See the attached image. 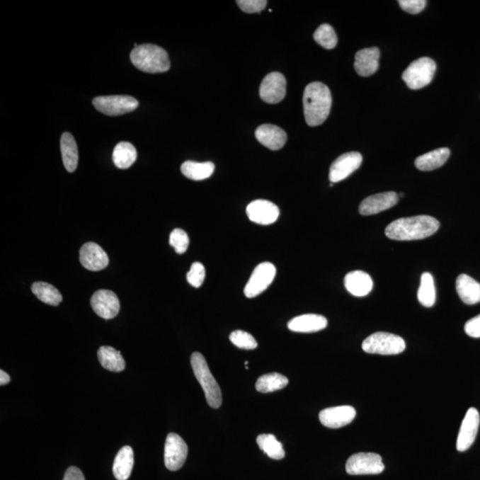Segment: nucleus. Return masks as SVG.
Masks as SVG:
<instances>
[{
  "label": "nucleus",
  "mask_w": 480,
  "mask_h": 480,
  "mask_svg": "<svg viewBox=\"0 0 480 480\" xmlns=\"http://www.w3.org/2000/svg\"><path fill=\"white\" fill-rule=\"evenodd\" d=\"M440 222L428 215L400 218L392 222L385 229L389 239L399 241H410L428 238L440 228Z\"/></svg>",
  "instance_id": "1"
},
{
  "label": "nucleus",
  "mask_w": 480,
  "mask_h": 480,
  "mask_svg": "<svg viewBox=\"0 0 480 480\" xmlns=\"http://www.w3.org/2000/svg\"><path fill=\"white\" fill-rule=\"evenodd\" d=\"M302 103L306 123L309 127H318L329 116L332 107L331 92L323 83L312 82L306 86Z\"/></svg>",
  "instance_id": "2"
},
{
  "label": "nucleus",
  "mask_w": 480,
  "mask_h": 480,
  "mask_svg": "<svg viewBox=\"0 0 480 480\" xmlns=\"http://www.w3.org/2000/svg\"><path fill=\"white\" fill-rule=\"evenodd\" d=\"M132 64L135 68L147 73H162L170 69L168 54L156 45H140L132 50Z\"/></svg>",
  "instance_id": "3"
},
{
  "label": "nucleus",
  "mask_w": 480,
  "mask_h": 480,
  "mask_svg": "<svg viewBox=\"0 0 480 480\" xmlns=\"http://www.w3.org/2000/svg\"><path fill=\"white\" fill-rule=\"evenodd\" d=\"M190 364L195 377L206 395L207 404L213 408H220L222 401L220 386L211 374L206 358L200 353H194L191 355Z\"/></svg>",
  "instance_id": "4"
},
{
  "label": "nucleus",
  "mask_w": 480,
  "mask_h": 480,
  "mask_svg": "<svg viewBox=\"0 0 480 480\" xmlns=\"http://www.w3.org/2000/svg\"><path fill=\"white\" fill-rule=\"evenodd\" d=\"M362 349L365 353L370 354L396 355L406 350V343L399 336L377 332L365 339Z\"/></svg>",
  "instance_id": "5"
},
{
  "label": "nucleus",
  "mask_w": 480,
  "mask_h": 480,
  "mask_svg": "<svg viewBox=\"0 0 480 480\" xmlns=\"http://www.w3.org/2000/svg\"><path fill=\"white\" fill-rule=\"evenodd\" d=\"M435 71L436 64L433 59L423 57L408 66L403 72L402 79L410 89H421L433 81Z\"/></svg>",
  "instance_id": "6"
},
{
  "label": "nucleus",
  "mask_w": 480,
  "mask_h": 480,
  "mask_svg": "<svg viewBox=\"0 0 480 480\" xmlns=\"http://www.w3.org/2000/svg\"><path fill=\"white\" fill-rule=\"evenodd\" d=\"M93 104L100 113L111 117L132 113L139 106L138 101L128 96H98Z\"/></svg>",
  "instance_id": "7"
},
{
  "label": "nucleus",
  "mask_w": 480,
  "mask_h": 480,
  "mask_svg": "<svg viewBox=\"0 0 480 480\" xmlns=\"http://www.w3.org/2000/svg\"><path fill=\"white\" fill-rule=\"evenodd\" d=\"M345 468L350 475H377L384 471V464L378 454L357 453L348 459Z\"/></svg>",
  "instance_id": "8"
},
{
  "label": "nucleus",
  "mask_w": 480,
  "mask_h": 480,
  "mask_svg": "<svg viewBox=\"0 0 480 480\" xmlns=\"http://www.w3.org/2000/svg\"><path fill=\"white\" fill-rule=\"evenodd\" d=\"M276 273V267L271 263L265 262L257 265L246 285L244 290L246 297L253 298L263 293L273 283Z\"/></svg>",
  "instance_id": "9"
},
{
  "label": "nucleus",
  "mask_w": 480,
  "mask_h": 480,
  "mask_svg": "<svg viewBox=\"0 0 480 480\" xmlns=\"http://www.w3.org/2000/svg\"><path fill=\"white\" fill-rule=\"evenodd\" d=\"M188 455V446L182 438L169 433L165 445V465L169 471L176 472L183 467Z\"/></svg>",
  "instance_id": "10"
},
{
  "label": "nucleus",
  "mask_w": 480,
  "mask_h": 480,
  "mask_svg": "<svg viewBox=\"0 0 480 480\" xmlns=\"http://www.w3.org/2000/svg\"><path fill=\"white\" fill-rule=\"evenodd\" d=\"M259 93L261 98L267 103H280L286 96V78L280 72L269 73L263 79Z\"/></svg>",
  "instance_id": "11"
},
{
  "label": "nucleus",
  "mask_w": 480,
  "mask_h": 480,
  "mask_svg": "<svg viewBox=\"0 0 480 480\" xmlns=\"http://www.w3.org/2000/svg\"><path fill=\"white\" fill-rule=\"evenodd\" d=\"M362 155L358 152L344 153L333 162L329 170V180L332 183L341 182L356 171L362 164Z\"/></svg>",
  "instance_id": "12"
},
{
  "label": "nucleus",
  "mask_w": 480,
  "mask_h": 480,
  "mask_svg": "<svg viewBox=\"0 0 480 480\" xmlns=\"http://www.w3.org/2000/svg\"><path fill=\"white\" fill-rule=\"evenodd\" d=\"M91 306L93 312L104 319H114L120 309L117 295L110 290H98L93 295Z\"/></svg>",
  "instance_id": "13"
},
{
  "label": "nucleus",
  "mask_w": 480,
  "mask_h": 480,
  "mask_svg": "<svg viewBox=\"0 0 480 480\" xmlns=\"http://www.w3.org/2000/svg\"><path fill=\"white\" fill-rule=\"evenodd\" d=\"M480 417L478 410L469 408L462 421L457 437V448L459 452L468 450L474 443L478 433Z\"/></svg>",
  "instance_id": "14"
},
{
  "label": "nucleus",
  "mask_w": 480,
  "mask_h": 480,
  "mask_svg": "<svg viewBox=\"0 0 480 480\" xmlns=\"http://www.w3.org/2000/svg\"><path fill=\"white\" fill-rule=\"evenodd\" d=\"M249 220L261 225L274 224L280 217V208L269 200H257L246 207Z\"/></svg>",
  "instance_id": "15"
},
{
  "label": "nucleus",
  "mask_w": 480,
  "mask_h": 480,
  "mask_svg": "<svg viewBox=\"0 0 480 480\" xmlns=\"http://www.w3.org/2000/svg\"><path fill=\"white\" fill-rule=\"evenodd\" d=\"M356 417V410L350 406H335L319 413L320 423L325 427L338 429L350 424Z\"/></svg>",
  "instance_id": "16"
},
{
  "label": "nucleus",
  "mask_w": 480,
  "mask_h": 480,
  "mask_svg": "<svg viewBox=\"0 0 480 480\" xmlns=\"http://www.w3.org/2000/svg\"><path fill=\"white\" fill-rule=\"evenodd\" d=\"M398 201L399 195L394 191L375 194L365 198L360 205L358 211L362 215H377L394 207Z\"/></svg>",
  "instance_id": "17"
},
{
  "label": "nucleus",
  "mask_w": 480,
  "mask_h": 480,
  "mask_svg": "<svg viewBox=\"0 0 480 480\" xmlns=\"http://www.w3.org/2000/svg\"><path fill=\"white\" fill-rule=\"evenodd\" d=\"M79 261L86 270L92 271L105 269L109 264V257L105 251L93 242L86 243L80 248Z\"/></svg>",
  "instance_id": "18"
},
{
  "label": "nucleus",
  "mask_w": 480,
  "mask_h": 480,
  "mask_svg": "<svg viewBox=\"0 0 480 480\" xmlns=\"http://www.w3.org/2000/svg\"><path fill=\"white\" fill-rule=\"evenodd\" d=\"M257 140L271 151H278L284 147L287 140V135L282 128L275 125L264 124L256 131Z\"/></svg>",
  "instance_id": "19"
},
{
  "label": "nucleus",
  "mask_w": 480,
  "mask_h": 480,
  "mask_svg": "<svg viewBox=\"0 0 480 480\" xmlns=\"http://www.w3.org/2000/svg\"><path fill=\"white\" fill-rule=\"evenodd\" d=\"M344 286L354 297H363L373 290L374 283L370 274L362 270H354L344 278Z\"/></svg>",
  "instance_id": "20"
},
{
  "label": "nucleus",
  "mask_w": 480,
  "mask_h": 480,
  "mask_svg": "<svg viewBox=\"0 0 480 480\" xmlns=\"http://www.w3.org/2000/svg\"><path fill=\"white\" fill-rule=\"evenodd\" d=\"M380 51L377 47L365 48L355 55L354 68L358 74L370 76L377 72Z\"/></svg>",
  "instance_id": "21"
},
{
  "label": "nucleus",
  "mask_w": 480,
  "mask_h": 480,
  "mask_svg": "<svg viewBox=\"0 0 480 480\" xmlns=\"http://www.w3.org/2000/svg\"><path fill=\"white\" fill-rule=\"evenodd\" d=\"M328 326V319L318 314H304L295 316L288 322V328L297 333H314L321 331Z\"/></svg>",
  "instance_id": "22"
},
{
  "label": "nucleus",
  "mask_w": 480,
  "mask_h": 480,
  "mask_svg": "<svg viewBox=\"0 0 480 480\" xmlns=\"http://www.w3.org/2000/svg\"><path fill=\"white\" fill-rule=\"evenodd\" d=\"M457 291L461 300L466 304H476L480 302V284L473 280L469 275H459L457 284Z\"/></svg>",
  "instance_id": "23"
},
{
  "label": "nucleus",
  "mask_w": 480,
  "mask_h": 480,
  "mask_svg": "<svg viewBox=\"0 0 480 480\" xmlns=\"http://www.w3.org/2000/svg\"><path fill=\"white\" fill-rule=\"evenodd\" d=\"M134 467V451L130 446H125L118 451L113 462V472L118 480L130 479Z\"/></svg>",
  "instance_id": "24"
},
{
  "label": "nucleus",
  "mask_w": 480,
  "mask_h": 480,
  "mask_svg": "<svg viewBox=\"0 0 480 480\" xmlns=\"http://www.w3.org/2000/svg\"><path fill=\"white\" fill-rule=\"evenodd\" d=\"M450 156V149L440 148L425 153L416 159L415 165L421 171H433L442 166Z\"/></svg>",
  "instance_id": "25"
},
{
  "label": "nucleus",
  "mask_w": 480,
  "mask_h": 480,
  "mask_svg": "<svg viewBox=\"0 0 480 480\" xmlns=\"http://www.w3.org/2000/svg\"><path fill=\"white\" fill-rule=\"evenodd\" d=\"M61 152L66 170L69 173L74 172L79 162L78 146L74 137L69 132H65L62 135Z\"/></svg>",
  "instance_id": "26"
},
{
  "label": "nucleus",
  "mask_w": 480,
  "mask_h": 480,
  "mask_svg": "<svg viewBox=\"0 0 480 480\" xmlns=\"http://www.w3.org/2000/svg\"><path fill=\"white\" fill-rule=\"evenodd\" d=\"M98 360L103 368L111 372H121L126 367V362L120 351L110 346L100 348Z\"/></svg>",
  "instance_id": "27"
},
{
  "label": "nucleus",
  "mask_w": 480,
  "mask_h": 480,
  "mask_svg": "<svg viewBox=\"0 0 480 480\" xmlns=\"http://www.w3.org/2000/svg\"><path fill=\"white\" fill-rule=\"evenodd\" d=\"M137 159V149L130 142H121L114 149L113 159L118 168H130Z\"/></svg>",
  "instance_id": "28"
},
{
  "label": "nucleus",
  "mask_w": 480,
  "mask_h": 480,
  "mask_svg": "<svg viewBox=\"0 0 480 480\" xmlns=\"http://www.w3.org/2000/svg\"><path fill=\"white\" fill-rule=\"evenodd\" d=\"M181 171L187 178L193 181H202L210 178L213 175L215 165L212 162L186 161L181 166Z\"/></svg>",
  "instance_id": "29"
},
{
  "label": "nucleus",
  "mask_w": 480,
  "mask_h": 480,
  "mask_svg": "<svg viewBox=\"0 0 480 480\" xmlns=\"http://www.w3.org/2000/svg\"><path fill=\"white\" fill-rule=\"evenodd\" d=\"M31 291L38 299L48 305L58 306L62 301V297L57 287L46 282H35Z\"/></svg>",
  "instance_id": "30"
},
{
  "label": "nucleus",
  "mask_w": 480,
  "mask_h": 480,
  "mask_svg": "<svg viewBox=\"0 0 480 480\" xmlns=\"http://www.w3.org/2000/svg\"><path fill=\"white\" fill-rule=\"evenodd\" d=\"M418 301L424 307H433L436 302V290L433 275L424 273L421 277V284L418 290Z\"/></svg>",
  "instance_id": "31"
},
{
  "label": "nucleus",
  "mask_w": 480,
  "mask_h": 480,
  "mask_svg": "<svg viewBox=\"0 0 480 480\" xmlns=\"http://www.w3.org/2000/svg\"><path fill=\"white\" fill-rule=\"evenodd\" d=\"M257 444L268 457L274 460H281L285 457L282 444L278 442L276 437L271 434H262L257 438Z\"/></svg>",
  "instance_id": "32"
},
{
  "label": "nucleus",
  "mask_w": 480,
  "mask_h": 480,
  "mask_svg": "<svg viewBox=\"0 0 480 480\" xmlns=\"http://www.w3.org/2000/svg\"><path fill=\"white\" fill-rule=\"evenodd\" d=\"M288 379L283 375L271 373L262 375L256 382L257 391L262 393H269L278 391L286 387Z\"/></svg>",
  "instance_id": "33"
},
{
  "label": "nucleus",
  "mask_w": 480,
  "mask_h": 480,
  "mask_svg": "<svg viewBox=\"0 0 480 480\" xmlns=\"http://www.w3.org/2000/svg\"><path fill=\"white\" fill-rule=\"evenodd\" d=\"M313 38L316 43L326 50H333L336 47L337 41H338L333 28L326 23L322 24L316 30Z\"/></svg>",
  "instance_id": "34"
},
{
  "label": "nucleus",
  "mask_w": 480,
  "mask_h": 480,
  "mask_svg": "<svg viewBox=\"0 0 480 480\" xmlns=\"http://www.w3.org/2000/svg\"><path fill=\"white\" fill-rule=\"evenodd\" d=\"M229 340L239 349L253 350L257 347V342L249 333L236 330L229 336Z\"/></svg>",
  "instance_id": "35"
},
{
  "label": "nucleus",
  "mask_w": 480,
  "mask_h": 480,
  "mask_svg": "<svg viewBox=\"0 0 480 480\" xmlns=\"http://www.w3.org/2000/svg\"><path fill=\"white\" fill-rule=\"evenodd\" d=\"M169 244L175 248L176 252L182 255L187 251L190 245V239L183 229H176L171 232L169 238Z\"/></svg>",
  "instance_id": "36"
},
{
  "label": "nucleus",
  "mask_w": 480,
  "mask_h": 480,
  "mask_svg": "<svg viewBox=\"0 0 480 480\" xmlns=\"http://www.w3.org/2000/svg\"><path fill=\"white\" fill-rule=\"evenodd\" d=\"M206 278V270L201 263H194L190 267L189 273H187V280L193 287H200Z\"/></svg>",
  "instance_id": "37"
},
{
  "label": "nucleus",
  "mask_w": 480,
  "mask_h": 480,
  "mask_svg": "<svg viewBox=\"0 0 480 480\" xmlns=\"http://www.w3.org/2000/svg\"><path fill=\"white\" fill-rule=\"evenodd\" d=\"M236 4L243 12L253 13L262 12L266 8L265 0H238Z\"/></svg>",
  "instance_id": "38"
},
{
  "label": "nucleus",
  "mask_w": 480,
  "mask_h": 480,
  "mask_svg": "<svg viewBox=\"0 0 480 480\" xmlns=\"http://www.w3.org/2000/svg\"><path fill=\"white\" fill-rule=\"evenodd\" d=\"M399 4L404 11L416 15L423 11L427 2L424 0H399Z\"/></svg>",
  "instance_id": "39"
},
{
  "label": "nucleus",
  "mask_w": 480,
  "mask_h": 480,
  "mask_svg": "<svg viewBox=\"0 0 480 480\" xmlns=\"http://www.w3.org/2000/svg\"><path fill=\"white\" fill-rule=\"evenodd\" d=\"M464 330L472 338H480V315L469 319L464 326Z\"/></svg>",
  "instance_id": "40"
},
{
  "label": "nucleus",
  "mask_w": 480,
  "mask_h": 480,
  "mask_svg": "<svg viewBox=\"0 0 480 480\" xmlns=\"http://www.w3.org/2000/svg\"><path fill=\"white\" fill-rule=\"evenodd\" d=\"M64 480H86L84 475L79 468L69 467L67 471H66L64 474Z\"/></svg>",
  "instance_id": "41"
},
{
  "label": "nucleus",
  "mask_w": 480,
  "mask_h": 480,
  "mask_svg": "<svg viewBox=\"0 0 480 480\" xmlns=\"http://www.w3.org/2000/svg\"><path fill=\"white\" fill-rule=\"evenodd\" d=\"M10 381H11V378H10L9 375L6 373L5 371H0V385L8 384Z\"/></svg>",
  "instance_id": "42"
}]
</instances>
